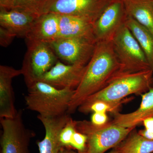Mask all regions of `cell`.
Wrapping results in <instances>:
<instances>
[{"label": "cell", "mask_w": 153, "mask_h": 153, "mask_svg": "<svg viewBox=\"0 0 153 153\" xmlns=\"http://www.w3.org/2000/svg\"><path fill=\"white\" fill-rule=\"evenodd\" d=\"M21 74V69L0 66V119L15 117L18 112L15 107L12 81Z\"/></svg>", "instance_id": "4fadbf2b"}, {"label": "cell", "mask_w": 153, "mask_h": 153, "mask_svg": "<svg viewBox=\"0 0 153 153\" xmlns=\"http://www.w3.org/2000/svg\"><path fill=\"white\" fill-rule=\"evenodd\" d=\"M108 153H120L117 146L113 148L112 150L110 151Z\"/></svg>", "instance_id": "4dcf8cb0"}, {"label": "cell", "mask_w": 153, "mask_h": 153, "mask_svg": "<svg viewBox=\"0 0 153 153\" xmlns=\"http://www.w3.org/2000/svg\"><path fill=\"white\" fill-rule=\"evenodd\" d=\"M139 133L148 139L153 141V128L150 129L141 130L138 131Z\"/></svg>", "instance_id": "4316f807"}, {"label": "cell", "mask_w": 153, "mask_h": 153, "mask_svg": "<svg viewBox=\"0 0 153 153\" xmlns=\"http://www.w3.org/2000/svg\"><path fill=\"white\" fill-rule=\"evenodd\" d=\"M128 16L123 0H114L93 24V33L98 41H111L125 24Z\"/></svg>", "instance_id": "30bf717a"}, {"label": "cell", "mask_w": 153, "mask_h": 153, "mask_svg": "<svg viewBox=\"0 0 153 153\" xmlns=\"http://www.w3.org/2000/svg\"><path fill=\"white\" fill-rule=\"evenodd\" d=\"M26 42L27 49L21 68L25 82L39 79L58 61L49 43Z\"/></svg>", "instance_id": "ba28073f"}, {"label": "cell", "mask_w": 153, "mask_h": 153, "mask_svg": "<svg viewBox=\"0 0 153 153\" xmlns=\"http://www.w3.org/2000/svg\"><path fill=\"white\" fill-rule=\"evenodd\" d=\"M73 150L70 148L63 147L61 148L59 153H83L75 152Z\"/></svg>", "instance_id": "f546056e"}, {"label": "cell", "mask_w": 153, "mask_h": 153, "mask_svg": "<svg viewBox=\"0 0 153 153\" xmlns=\"http://www.w3.org/2000/svg\"><path fill=\"white\" fill-rule=\"evenodd\" d=\"M37 117L45 131L44 139L37 142L39 153H59L62 148L60 141V132L71 118L70 114L66 113L54 117L38 114Z\"/></svg>", "instance_id": "7c38bea8"}, {"label": "cell", "mask_w": 153, "mask_h": 153, "mask_svg": "<svg viewBox=\"0 0 153 153\" xmlns=\"http://www.w3.org/2000/svg\"><path fill=\"white\" fill-rule=\"evenodd\" d=\"M87 137L84 134L76 131L70 144V149L76 150L79 153H86Z\"/></svg>", "instance_id": "cb8c5ba5"}, {"label": "cell", "mask_w": 153, "mask_h": 153, "mask_svg": "<svg viewBox=\"0 0 153 153\" xmlns=\"http://www.w3.org/2000/svg\"><path fill=\"white\" fill-rule=\"evenodd\" d=\"M126 26L131 32L144 52L151 68L153 70V35L146 28L128 16Z\"/></svg>", "instance_id": "d6986e66"}, {"label": "cell", "mask_w": 153, "mask_h": 153, "mask_svg": "<svg viewBox=\"0 0 153 153\" xmlns=\"http://www.w3.org/2000/svg\"><path fill=\"white\" fill-rule=\"evenodd\" d=\"M75 122L76 131L87 137L86 153H104L120 143L135 128L116 125L111 121L100 126L86 120Z\"/></svg>", "instance_id": "277c9868"}, {"label": "cell", "mask_w": 153, "mask_h": 153, "mask_svg": "<svg viewBox=\"0 0 153 153\" xmlns=\"http://www.w3.org/2000/svg\"><path fill=\"white\" fill-rule=\"evenodd\" d=\"M121 107L110 104L102 101H97L94 102L87 110L86 114L91 112L106 113L110 112L111 114L119 112V110Z\"/></svg>", "instance_id": "603a6c76"}, {"label": "cell", "mask_w": 153, "mask_h": 153, "mask_svg": "<svg viewBox=\"0 0 153 153\" xmlns=\"http://www.w3.org/2000/svg\"><path fill=\"white\" fill-rule=\"evenodd\" d=\"M13 0H0V8L10 10L12 7Z\"/></svg>", "instance_id": "83f0119b"}, {"label": "cell", "mask_w": 153, "mask_h": 153, "mask_svg": "<svg viewBox=\"0 0 153 153\" xmlns=\"http://www.w3.org/2000/svg\"><path fill=\"white\" fill-rule=\"evenodd\" d=\"M16 36L13 33L0 27V44L3 47H8Z\"/></svg>", "instance_id": "d4e9b609"}, {"label": "cell", "mask_w": 153, "mask_h": 153, "mask_svg": "<svg viewBox=\"0 0 153 153\" xmlns=\"http://www.w3.org/2000/svg\"><path fill=\"white\" fill-rule=\"evenodd\" d=\"M143 124L146 129L153 128V117L148 118L143 122Z\"/></svg>", "instance_id": "f1b7e54d"}, {"label": "cell", "mask_w": 153, "mask_h": 153, "mask_svg": "<svg viewBox=\"0 0 153 153\" xmlns=\"http://www.w3.org/2000/svg\"></svg>", "instance_id": "836d02e7"}, {"label": "cell", "mask_w": 153, "mask_h": 153, "mask_svg": "<svg viewBox=\"0 0 153 153\" xmlns=\"http://www.w3.org/2000/svg\"><path fill=\"white\" fill-rule=\"evenodd\" d=\"M126 12L153 35V0H123Z\"/></svg>", "instance_id": "ac0fdd59"}, {"label": "cell", "mask_w": 153, "mask_h": 153, "mask_svg": "<svg viewBox=\"0 0 153 153\" xmlns=\"http://www.w3.org/2000/svg\"><path fill=\"white\" fill-rule=\"evenodd\" d=\"M46 0H13L12 9H19L40 16Z\"/></svg>", "instance_id": "44dd1931"}, {"label": "cell", "mask_w": 153, "mask_h": 153, "mask_svg": "<svg viewBox=\"0 0 153 153\" xmlns=\"http://www.w3.org/2000/svg\"><path fill=\"white\" fill-rule=\"evenodd\" d=\"M38 16L19 9L0 8V27L13 33L17 37L25 38Z\"/></svg>", "instance_id": "9a60e30c"}, {"label": "cell", "mask_w": 153, "mask_h": 153, "mask_svg": "<svg viewBox=\"0 0 153 153\" xmlns=\"http://www.w3.org/2000/svg\"><path fill=\"white\" fill-rule=\"evenodd\" d=\"M114 0H46L41 15H68L94 24Z\"/></svg>", "instance_id": "8992f818"}, {"label": "cell", "mask_w": 153, "mask_h": 153, "mask_svg": "<svg viewBox=\"0 0 153 153\" xmlns=\"http://www.w3.org/2000/svg\"><path fill=\"white\" fill-rule=\"evenodd\" d=\"M59 31V15L42 14L36 18L25 39L49 43L58 38Z\"/></svg>", "instance_id": "5bb4252c"}, {"label": "cell", "mask_w": 153, "mask_h": 153, "mask_svg": "<svg viewBox=\"0 0 153 153\" xmlns=\"http://www.w3.org/2000/svg\"><path fill=\"white\" fill-rule=\"evenodd\" d=\"M152 153H153V152H152Z\"/></svg>", "instance_id": "d6a6232c"}, {"label": "cell", "mask_w": 153, "mask_h": 153, "mask_svg": "<svg viewBox=\"0 0 153 153\" xmlns=\"http://www.w3.org/2000/svg\"><path fill=\"white\" fill-rule=\"evenodd\" d=\"M59 27L58 38L95 37L93 24L77 17L59 15Z\"/></svg>", "instance_id": "e0dca14e"}, {"label": "cell", "mask_w": 153, "mask_h": 153, "mask_svg": "<svg viewBox=\"0 0 153 153\" xmlns=\"http://www.w3.org/2000/svg\"><path fill=\"white\" fill-rule=\"evenodd\" d=\"M152 87H153V79Z\"/></svg>", "instance_id": "1f68e13d"}, {"label": "cell", "mask_w": 153, "mask_h": 153, "mask_svg": "<svg viewBox=\"0 0 153 153\" xmlns=\"http://www.w3.org/2000/svg\"><path fill=\"white\" fill-rule=\"evenodd\" d=\"M153 70L123 74L114 79L103 89L88 98L78 108V111L86 114L94 102L102 101L121 107L125 102L131 100L126 98L129 95H141L152 87Z\"/></svg>", "instance_id": "7a4b0ae2"}, {"label": "cell", "mask_w": 153, "mask_h": 153, "mask_svg": "<svg viewBox=\"0 0 153 153\" xmlns=\"http://www.w3.org/2000/svg\"><path fill=\"white\" fill-rule=\"evenodd\" d=\"M86 66L65 64L57 61L54 66L37 80H41L58 89H76L85 72Z\"/></svg>", "instance_id": "8fae6325"}, {"label": "cell", "mask_w": 153, "mask_h": 153, "mask_svg": "<svg viewBox=\"0 0 153 153\" xmlns=\"http://www.w3.org/2000/svg\"><path fill=\"white\" fill-rule=\"evenodd\" d=\"M141 96V102L137 109L129 113L117 112L112 114L113 119L111 123L126 128H135L143 123L144 120L153 117V87Z\"/></svg>", "instance_id": "2e32d148"}, {"label": "cell", "mask_w": 153, "mask_h": 153, "mask_svg": "<svg viewBox=\"0 0 153 153\" xmlns=\"http://www.w3.org/2000/svg\"><path fill=\"white\" fill-rule=\"evenodd\" d=\"M117 146L120 153H152L153 141L141 135L135 128Z\"/></svg>", "instance_id": "ffe728a7"}, {"label": "cell", "mask_w": 153, "mask_h": 153, "mask_svg": "<svg viewBox=\"0 0 153 153\" xmlns=\"http://www.w3.org/2000/svg\"><path fill=\"white\" fill-rule=\"evenodd\" d=\"M120 68L112 41H98L81 82L75 89L67 113H74L89 97L117 78Z\"/></svg>", "instance_id": "6da1fadb"}, {"label": "cell", "mask_w": 153, "mask_h": 153, "mask_svg": "<svg viewBox=\"0 0 153 153\" xmlns=\"http://www.w3.org/2000/svg\"><path fill=\"white\" fill-rule=\"evenodd\" d=\"M111 41L120 64L118 76L152 69L144 52L125 24Z\"/></svg>", "instance_id": "5b68a950"}, {"label": "cell", "mask_w": 153, "mask_h": 153, "mask_svg": "<svg viewBox=\"0 0 153 153\" xmlns=\"http://www.w3.org/2000/svg\"><path fill=\"white\" fill-rule=\"evenodd\" d=\"M97 41L95 37L59 38L49 43L57 57L69 64L85 66L90 60Z\"/></svg>", "instance_id": "9c48e42d"}, {"label": "cell", "mask_w": 153, "mask_h": 153, "mask_svg": "<svg viewBox=\"0 0 153 153\" xmlns=\"http://www.w3.org/2000/svg\"><path fill=\"white\" fill-rule=\"evenodd\" d=\"M0 123L1 153H30V142L35 134L25 126L22 111H18L15 117L0 119Z\"/></svg>", "instance_id": "52a82bcc"}, {"label": "cell", "mask_w": 153, "mask_h": 153, "mask_svg": "<svg viewBox=\"0 0 153 153\" xmlns=\"http://www.w3.org/2000/svg\"><path fill=\"white\" fill-rule=\"evenodd\" d=\"M28 93L25 96L27 108L44 117H54L68 113L75 89H58L39 80L26 82Z\"/></svg>", "instance_id": "3957f363"}, {"label": "cell", "mask_w": 153, "mask_h": 153, "mask_svg": "<svg viewBox=\"0 0 153 153\" xmlns=\"http://www.w3.org/2000/svg\"><path fill=\"white\" fill-rule=\"evenodd\" d=\"M76 131L75 120L71 118L60 132V141L62 148H70L71 140Z\"/></svg>", "instance_id": "7402d4cb"}, {"label": "cell", "mask_w": 153, "mask_h": 153, "mask_svg": "<svg viewBox=\"0 0 153 153\" xmlns=\"http://www.w3.org/2000/svg\"><path fill=\"white\" fill-rule=\"evenodd\" d=\"M91 121L96 125H102L108 121V117L106 113H93L91 115Z\"/></svg>", "instance_id": "484cf974"}]
</instances>
